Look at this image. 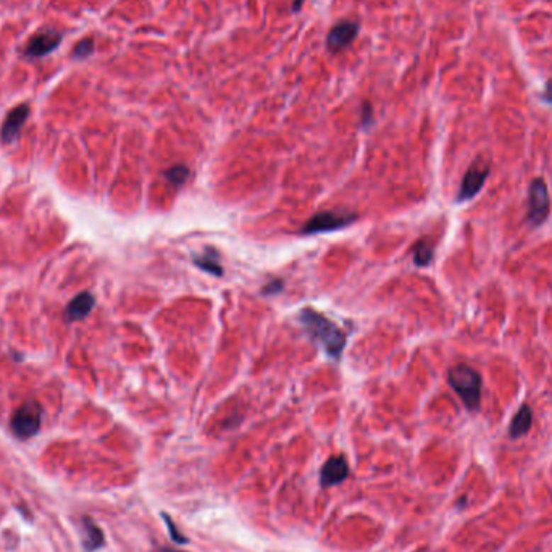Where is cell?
I'll return each instance as SVG.
<instances>
[{
    "instance_id": "cell-22",
    "label": "cell",
    "mask_w": 552,
    "mask_h": 552,
    "mask_svg": "<svg viewBox=\"0 0 552 552\" xmlns=\"http://www.w3.org/2000/svg\"><path fill=\"white\" fill-rule=\"evenodd\" d=\"M162 552H179V551H173V549H168V548H162Z\"/></svg>"
},
{
    "instance_id": "cell-17",
    "label": "cell",
    "mask_w": 552,
    "mask_h": 552,
    "mask_svg": "<svg viewBox=\"0 0 552 552\" xmlns=\"http://www.w3.org/2000/svg\"><path fill=\"white\" fill-rule=\"evenodd\" d=\"M92 52H94V39L86 38L83 40H79V43L77 44L73 55L77 58H86V57H89Z\"/></svg>"
},
{
    "instance_id": "cell-7",
    "label": "cell",
    "mask_w": 552,
    "mask_h": 552,
    "mask_svg": "<svg viewBox=\"0 0 552 552\" xmlns=\"http://www.w3.org/2000/svg\"><path fill=\"white\" fill-rule=\"evenodd\" d=\"M62 34L55 31H40L29 39L28 45L25 47V55L31 58L45 57L58 49L62 44Z\"/></svg>"
},
{
    "instance_id": "cell-14",
    "label": "cell",
    "mask_w": 552,
    "mask_h": 552,
    "mask_svg": "<svg viewBox=\"0 0 552 552\" xmlns=\"http://www.w3.org/2000/svg\"><path fill=\"white\" fill-rule=\"evenodd\" d=\"M194 265L199 266V269L203 271L210 273V275L215 276L223 275V269L218 261V252L215 251V249H207L202 255H196Z\"/></svg>"
},
{
    "instance_id": "cell-1",
    "label": "cell",
    "mask_w": 552,
    "mask_h": 552,
    "mask_svg": "<svg viewBox=\"0 0 552 552\" xmlns=\"http://www.w3.org/2000/svg\"><path fill=\"white\" fill-rule=\"evenodd\" d=\"M299 322L309 338L327 352V356L339 360L346 347V334L338 325L331 322L322 313L305 309L299 313Z\"/></svg>"
},
{
    "instance_id": "cell-2",
    "label": "cell",
    "mask_w": 552,
    "mask_h": 552,
    "mask_svg": "<svg viewBox=\"0 0 552 552\" xmlns=\"http://www.w3.org/2000/svg\"><path fill=\"white\" fill-rule=\"evenodd\" d=\"M449 383L468 410H476L481 400V376L468 365H456L449 370Z\"/></svg>"
},
{
    "instance_id": "cell-8",
    "label": "cell",
    "mask_w": 552,
    "mask_h": 552,
    "mask_svg": "<svg viewBox=\"0 0 552 552\" xmlns=\"http://www.w3.org/2000/svg\"><path fill=\"white\" fill-rule=\"evenodd\" d=\"M359 34V25L356 21H341L328 33L327 47L331 52H339L346 49Z\"/></svg>"
},
{
    "instance_id": "cell-16",
    "label": "cell",
    "mask_w": 552,
    "mask_h": 552,
    "mask_svg": "<svg viewBox=\"0 0 552 552\" xmlns=\"http://www.w3.org/2000/svg\"><path fill=\"white\" fill-rule=\"evenodd\" d=\"M165 178L174 186V188H181V186L186 183V179L189 178V170L184 165L171 167L165 171Z\"/></svg>"
},
{
    "instance_id": "cell-15",
    "label": "cell",
    "mask_w": 552,
    "mask_h": 552,
    "mask_svg": "<svg viewBox=\"0 0 552 552\" xmlns=\"http://www.w3.org/2000/svg\"><path fill=\"white\" fill-rule=\"evenodd\" d=\"M433 259V247L428 241H420L414 247V261L418 266H425Z\"/></svg>"
},
{
    "instance_id": "cell-21",
    "label": "cell",
    "mask_w": 552,
    "mask_h": 552,
    "mask_svg": "<svg viewBox=\"0 0 552 552\" xmlns=\"http://www.w3.org/2000/svg\"><path fill=\"white\" fill-rule=\"evenodd\" d=\"M302 4H304V0H295V2H294V7H293V10L294 11H298L299 10V7H300V5Z\"/></svg>"
},
{
    "instance_id": "cell-18",
    "label": "cell",
    "mask_w": 552,
    "mask_h": 552,
    "mask_svg": "<svg viewBox=\"0 0 552 552\" xmlns=\"http://www.w3.org/2000/svg\"><path fill=\"white\" fill-rule=\"evenodd\" d=\"M162 515H164V520L167 522V525H168V531H170V536L173 538V541H176V543H181V544H183V543H188V538H184L183 534L176 530V525H174V523L171 522L170 517H168L167 514H162Z\"/></svg>"
},
{
    "instance_id": "cell-13",
    "label": "cell",
    "mask_w": 552,
    "mask_h": 552,
    "mask_svg": "<svg viewBox=\"0 0 552 552\" xmlns=\"http://www.w3.org/2000/svg\"><path fill=\"white\" fill-rule=\"evenodd\" d=\"M94 302H96L94 295L89 294V293H83V294L77 295V298L72 300V304H69L68 309H67L68 318L72 320V322H74V320L84 318L87 313L92 310Z\"/></svg>"
},
{
    "instance_id": "cell-10",
    "label": "cell",
    "mask_w": 552,
    "mask_h": 552,
    "mask_svg": "<svg viewBox=\"0 0 552 552\" xmlns=\"http://www.w3.org/2000/svg\"><path fill=\"white\" fill-rule=\"evenodd\" d=\"M28 116H29V107L26 103H21V106L11 110L4 121L2 131H0V136H2L4 142H11L18 137L23 125H25V121L28 120Z\"/></svg>"
},
{
    "instance_id": "cell-19",
    "label": "cell",
    "mask_w": 552,
    "mask_h": 552,
    "mask_svg": "<svg viewBox=\"0 0 552 552\" xmlns=\"http://www.w3.org/2000/svg\"><path fill=\"white\" fill-rule=\"evenodd\" d=\"M281 289H283V281L281 280H273L271 283L266 284V286H264V291H261V293H264L265 295H273V294H276V293H281Z\"/></svg>"
},
{
    "instance_id": "cell-4",
    "label": "cell",
    "mask_w": 552,
    "mask_h": 552,
    "mask_svg": "<svg viewBox=\"0 0 552 552\" xmlns=\"http://www.w3.org/2000/svg\"><path fill=\"white\" fill-rule=\"evenodd\" d=\"M40 418H43V409L38 402L31 400V402L23 404L15 412L13 418H11V429L20 438H31L39 432Z\"/></svg>"
},
{
    "instance_id": "cell-5",
    "label": "cell",
    "mask_w": 552,
    "mask_h": 552,
    "mask_svg": "<svg viewBox=\"0 0 552 552\" xmlns=\"http://www.w3.org/2000/svg\"><path fill=\"white\" fill-rule=\"evenodd\" d=\"M528 197H530V199H528V222L533 226L543 225L544 220L548 218L551 208L548 186H546L544 179H534L530 186Z\"/></svg>"
},
{
    "instance_id": "cell-11",
    "label": "cell",
    "mask_w": 552,
    "mask_h": 552,
    "mask_svg": "<svg viewBox=\"0 0 552 552\" xmlns=\"http://www.w3.org/2000/svg\"><path fill=\"white\" fill-rule=\"evenodd\" d=\"M81 539L86 551H96L103 544V533L91 519L81 522Z\"/></svg>"
},
{
    "instance_id": "cell-20",
    "label": "cell",
    "mask_w": 552,
    "mask_h": 552,
    "mask_svg": "<svg viewBox=\"0 0 552 552\" xmlns=\"http://www.w3.org/2000/svg\"><path fill=\"white\" fill-rule=\"evenodd\" d=\"M543 98L549 103V106H552V79H549L548 83H546L544 92H543Z\"/></svg>"
},
{
    "instance_id": "cell-9",
    "label": "cell",
    "mask_w": 552,
    "mask_h": 552,
    "mask_svg": "<svg viewBox=\"0 0 552 552\" xmlns=\"http://www.w3.org/2000/svg\"><path fill=\"white\" fill-rule=\"evenodd\" d=\"M349 475V465L347 461L342 456H336L328 458L325 465L322 467V472H320V481H322V486L329 488L334 485L342 483L347 478Z\"/></svg>"
},
{
    "instance_id": "cell-3",
    "label": "cell",
    "mask_w": 552,
    "mask_h": 552,
    "mask_svg": "<svg viewBox=\"0 0 552 552\" xmlns=\"http://www.w3.org/2000/svg\"><path fill=\"white\" fill-rule=\"evenodd\" d=\"M357 217L354 213H344V212H320L304 225L302 232L305 236L309 235H320V232H331L346 226L352 225L356 222Z\"/></svg>"
},
{
    "instance_id": "cell-6",
    "label": "cell",
    "mask_w": 552,
    "mask_h": 552,
    "mask_svg": "<svg viewBox=\"0 0 552 552\" xmlns=\"http://www.w3.org/2000/svg\"><path fill=\"white\" fill-rule=\"evenodd\" d=\"M488 174H490L488 165H480L475 162V164L468 168L467 173H465L461 184V191H458L457 194V201H468L478 194L481 188H483Z\"/></svg>"
},
{
    "instance_id": "cell-12",
    "label": "cell",
    "mask_w": 552,
    "mask_h": 552,
    "mask_svg": "<svg viewBox=\"0 0 552 552\" xmlns=\"http://www.w3.org/2000/svg\"><path fill=\"white\" fill-rule=\"evenodd\" d=\"M531 422H533V414L531 409L526 404H523L520 407V410L517 412L515 417L510 422V428L509 433L512 438H522L523 434H526L531 428Z\"/></svg>"
}]
</instances>
